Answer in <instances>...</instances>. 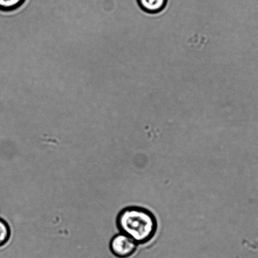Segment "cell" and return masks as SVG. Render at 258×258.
I'll list each match as a JSON object with an SVG mask.
<instances>
[{"instance_id": "obj_1", "label": "cell", "mask_w": 258, "mask_h": 258, "mask_svg": "<svg viewBox=\"0 0 258 258\" xmlns=\"http://www.w3.org/2000/svg\"><path fill=\"white\" fill-rule=\"evenodd\" d=\"M116 226L119 231L131 237L138 244L149 242L156 234V217L149 210L140 207H127L117 215Z\"/></svg>"}, {"instance_id": "obj_5", "label": "cell", "mask_w": 258, "mask_h": 258, "mask_svg": "<svg viewBox=\"0 0 258 258\" xmlns=\"http://www.w3.org/2000/svg\"><path fill=\"white\" fill-rule=\"evenodd\" d=\"M11 237V229L8 223L0 218V247L4 246Z\"/></svg>"}, {"instance_id": "obj_4", "label": "cell", "mask_w": 258, "mask_h": 258, "mask_svg": "<svg viewBox=\"0 0 258 258\" xmlns=\"http://www.w3.org/2000/svg\"><path fill=\"white\" fill-rule=\"evenodd\" d=\"M26 0H0V12H11L23 6Z\"/></svg>"}, {"instance_id": "obj_3", "label": "cell", "mask_w": 258, "mask_h": 258, "mask_svg": "<svg viewBox=\"0 0 258 258\" xmlns=\"http://www.w3.org/2000/svg\"><path fill=\"white\" fill-rule=\"evenodd\" d=\"M167 0H138L143 11L149 14H157L166 6Z\"/></svg>"}, {"instance_id": "obj_2", "label": "cell", "mask_w": 258, "mask_h": 258, "mask_svg": "<svg viewBox=\"0 0 258 258\" xmlns=\"http://www.w3.org/2000/svg\"><path fill=\"white\" fill-rule=\"evenodd\" d=\"M138 244L131 237L123 233L115 235L109 243V249L117 258H127L136 251Z\"/></svg>"}]
</instances>
